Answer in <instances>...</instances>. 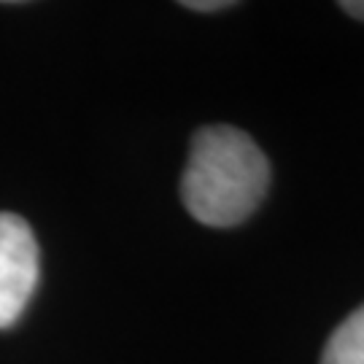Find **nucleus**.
<instances>
[{"mask_svg": "<svg viewBox=\"0 0 364 364\" xmlns=\"http://www.w3.org/2000/svg\"><path fill=\"white\" fill-rule=\"evenodd\" d=\"M270 162L248 132L230 124L200 127L181 176V200L205 227L246 221L267 195Z\"/></svg>", "mask_w": 364, "mask_h": 364, "instance_id": "nucleus-1", "label": "nucleus"}, {"mask_svg": "<svg viewBox=\"0 0 364 364\" xmlns=\"http://www.w3.org/2000/svg\"><path fill=\"white\" fill-rule=\"evenodd\" d=\"M38 275V243L30 224L16 213H0V329H9L22 316Z\"/></svg>", "mask_w": 364, "mask_h": 364, "instance_id": "nucleus-2", "label": "nucleus"}, {"mask_svg": "<svg viewBox=\"0 0 364 364\" xmlns=\"http://www.w3.org/2000/svg\"><path fill=\"white\" fill-rule=\"evenodd\" d=\"M321 364H364V305L346 316V321L329 335Z\"/></svg>", "mask_w": 364, "mask_h": 364, "instance_id": "nucleus-3", "label": "nucleus"}, {"mask_svg": "<svg viewBox=\"0 0 364 364\" xmlns=\"http://www.w3.org/2000/svg\"><path fill=\"white\" fill-rule=\"evenodd\" d=\"M181 6H183V9H189V11L210 14V11H224V9H232L235 3H232V0H183Z\"/></svg>", "mask_w": 364, "mask_h": 364, "instance_id": "nucleus-4", "label": "nucleus"}, {"mask_svg": "<svg viewBox=\"0 0 364 364\" xmlns=\"http://www.w3.org/2000/svg\"><path fill=\"white\" fill-rule=\"evenodd\" d=\"M340 9L353 19H364V0H343Z\"/></svg>", "mask_w": 364, "mask_h": 364, "instance_id": "nucleus-5", "label": "nucleus"}]
</instances>
